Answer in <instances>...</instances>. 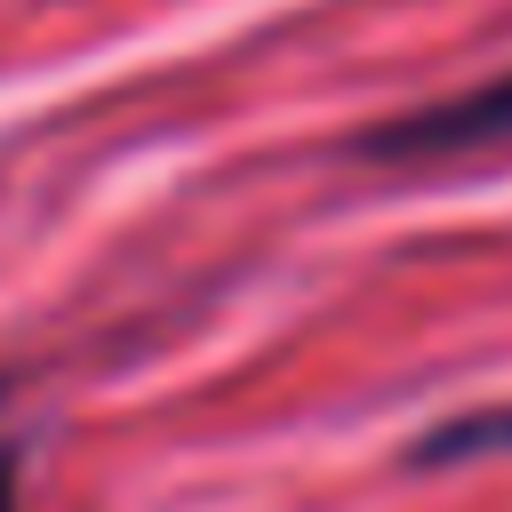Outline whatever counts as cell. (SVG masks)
Listing matches in <instances>:
<instances>
[{"label":"cell","mask_w":512,"mask_h":512,"mask_svg":"<svg viewBox=\"0 0 512 512\" xmlns=\"http://www.w3.org/2000/svg\"><path fill=\"white\" fill-rule=\"evenodd\" d=\"M488 144H512V72L480 80V88H456L424 112H400L384 128L360 136L368 160H464V152H488Z\"/></svg>","instance_id":"6da1fadb"},{"label":"cell","mask_w":512,"mask_h":512,"mask_svg":"<svg viewBox=\"0 0 512 512\" xmlns=\"http://www.w3.org/2000/svg\"><path fill=\"white\" fill-rule=\"evenodd\" d=\"M464 456H512V400L464 408V416H448L416 440V464H464Z\"/></svg>","instance_id":"7a4b0ae2"},{"label":"cell","mask_w":512,"mask_h":512,"mask_svg":"<svg viewBox=\"0 0 512 512\" xmlns=\"http://www.w3.org/2000/svg\"><path fill=\"white\" fill-rule=\"evenodd\" d=\"M0 512H16V448L0 440Z\"/></svg>","instance_id":"3957f363"}]
</instances>
